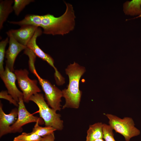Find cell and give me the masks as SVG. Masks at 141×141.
<instances>
[{
    "instance_id": "8fae6325",
    "label": "cell",
    "mask_w": 141,
    "mask_h": 141,
    "mask_svg": "<svg viewBox=\"0 0 141 141\" xmlns=\"http://www.w3.org/2000/svg\"><path fill=\"white\" fill-rule=\"evenodd\" d=\"M8 36L9 37V46L5 52L6 66L11 71L14 72V65L17 56L20 52L25 49L27 47L19 43L12 36Z\"/></svg>"
},
{
    "instance_id": "d6986e66",
    "label": "cell",
    "mask_w": 141,
    "mask_h": 141,
    "mask_svg": "<svg viewBox=\"0 0 141 141\" xmlns=\"http://www.w3.org/2000/svg\"><path fill=\"white\" fill-rule=\"evenodd\" d=\"M24 53L28 56L29 58L28 64L30 70L31 72L35 75L37 73L34 66L36 56L31 50L27 47L24 50Z\"/></svg>"
},
{
    "instance_id": "6da1fadb",
    "label": "cell",
    "mask_w": 141,
    "mask_h": 141,
    "mask_svg": "<svg viewBox=\"0 0 141 141\" xmlns=\"http://www.w3.org/2000/svg\"><path fill=\"white\" fill-rule=\"evenodd\" d=\"M66 8L64 13L59 17L48 14L40 15V27L43 28V33L53 35H63L74 29L76 17L72 5L65 2Z\"/></svg>"
},
{
    "instance_id": "ffe728a7",
    "label": "cell",
    "mask_w": 141,
    "mask_h": 141,
    "mask_svg": "<svg viewBox=\"0 0 141 141\" xmlns=\"http://www.w3.org/2000/svg\"><path fill=\"white\" fill-rule=\"evenodd\" d=\"M9 42L8 37L2 40L0 42V73L3 72L4 69L3 67L4 60L5 55V48Z\"/></svg>"
},
{
    "instance_id": "2e32d148",
    "label": "cell",
    "mask_w": 141,
    "mask_h": 141,
    "mask_svg": "<svg viewBox=\"0 0 141 141\" xmlns=\"http://www.w3.org/2000/svg\"><path fill=\"white\" fill-rule=\"evenodd\" d=\"M56 130H57L56 129L51 127L40 126H39V122H36L31 132L41 137H43L54 132Z\"/></svg>"
},
{
    "instance_id": "4fadbf2b",
    "label": "cell",
    "mask_w": 141,
    "mask_h": 141,
    "mask_svg": "<svg viewBox=\"0 0 141 141\" xmlns=\"http://www.w3.org/2000/svg\"><path fill=\"white\" fill-rule=\"evenodd\" d=\"M14 0H5L0 1V29L3 27L4 23L9 15L13 11L12 5Z\"/></svg>"
},
{
    "instance_id": "cb8c5ba5",
    "label": "cell",
    "mask_w": 141,
    "mask_h": 141,
    "mask_svg": "<svg viewBox=\"0 0 141 141\" xmlns=\"http://www.w3.org/2000/svg\"><path fill=\"white\" fill-rule=\"evenodd\" d=\"M93 141H105L102 138L98 139L93 140Z\"/></svg>"
},
{
    "instance_id": "ba28073f",
    "label": "cell",
    "mask_w": 141,
    "mask_h": 141,
    "mask_svg": "<svg viewBox=\"0 0 141 141\" xmlns=\"http://www.w3.org/2000/svg\"><path fill=\"white\" fill-rule=\"evenodd\" d=\"M42 33V31L41 28L38 27L28 43L27 47L31 50L36 56L43 60L46 61L52 66L55 70V78L59 79L61 77L62 75L55 66L54 59L49 54L44 52L37 44V38L40 36Z\"/></svg>"
},
{
    "instance_id": "ac0fdd59",
    "label": "cell",
    "mask_w": 141,
    "mask_h": 141,
    "mask_svg": "<svg viewBox=\"0 0 141 141\" xmlns=\"http://www.w3.org/2000/svg\"><path fill=\"white\" fill-rule=\"evenodd\" d=\"M34 1L33 0H14L13 8L15 14L18 16L26 6Z\"/></svg>"
},
{
    "instance_id": "30bf717a",
    "label": "cell",
    "mask_w": 141,
    "mask_h": 141,
    "mask_svg": "<svg viewBox=\"0 0 141 141\" xmlns=\"http://www.w3.org/2000/svg\"><path fill=\"white\" fill-rule=\"evenodd\" d=\"M38 27L32 25H25L17 29L10 30L6 33L8 36H12L20 43L27 46Z\"/></svg>"
},
{
    "instance_id": "3957f363",
    "label": "cell",
    "mask_w": 141,
    "mask_h": 141,
    "mask_svg": "<svg viewBox=\"0 0 141 141\" xmlns=\"http://www.w3.org/2000/svg\"><path fill=\"white\" fill-rule=\"evenodd\" d=\"M29 100L38 106L40 117L43 120L45 126L52 127L59 130L63 129V121L61 119V115L49 107L45 101L43 94L36 93L31 96Z\"/></svg>"
},
{
    "instance_id": "52a82bcc",
    "label": "cell",
    "mask_w": 141,
    "mask_h": 141,
    "mask_svg": "<svg viewBox=\"0 0 141 141\" xmlns=\"http://www.w3.org/2000/svg\"><path fill=\"white\" fill-rule=\"evenodd\" d=\"M24 102L23 98L19 99L17 118L15 122L10 126L11 133L21 132L22 127L28 123L38 122L39 125H42L44 123L41 118L34 116L27 111Z\"/></svg>"
},
{
    "instance_id": "44dd1931",
    "label": "cell",
    "mask_w": 141,
    "mask_h": 141,
    "mask_svg": "<svg viewBox=\"0 0 141 141\" xmlns=\"http://www.w3.org/2000/svg\"><path fill=\"white\" fill-rule=\"evenodd\" d=\"M113 130L109 125L103 124V139L105 141H116L114 137Z\"/></svg>"
},
{
    "instance_id": "5b68a950",
    "label": "cell",
    "mask_w": 141,
    "mask_h": 141,
    "mask_svg": "<svg viewBox=\"0 0 141 141\" xmlns=\"http://www.w3.org/2000/svg\"><path fill=\"white\" fill-rule=\"evenodd\" d=\"M19 86L22 91L24 102L28 103L32 95L41 92L36 79H31L28 77L29 72L26 69L14 70Z\"/></svg>"
},
{
    "instance_id": "8992f818",
    "label": "cell",
    "mask_w": 141,
    "mask_h": 141,
    "mask_svg": "<svg viewBox=\"0 0 141 141\" xmlns=\"http://www.w3.org/2000/svg\"><path fill=\"white\" fill-rule=\"evenodd\" d=\"M35 76L44 93L48 104L56 111H60L61 98L63 97L62 91L48 80L42 78L38 74Z\"/></svg>"
},
{
    "instance_id": "7c38bea8",
    "label": "cell",
    "mask_w": 141,
    "mask_h": 141,
    "mask_svg": "<svg viewBox=\"0 0 141 141\" xmlns=\"http://www.w3.org/2000/svg\"><path fill=\"white\" fill-rule=\"evenodd\" d=\"M2 104H0V137L10 133V126L16 121L18 117V109H13L9 113L6 114L2 109Z\"/></svg>"
},
{
    "instance_id": "d4e9b609",
    "label": "cell",
    "mask_w": 141,
    "mask_h": 141,
    "mask_svg": "<svg viewBox=\"0 0 141 141\" xmlns=\"http://www.w3.org/2000/svg\"><path fill=\"white\" fill-rule=\"evenodd\" d=\"M141 17V14L140 15H139L138 16H137V17H135L134 18H133V19H130V20L134 19H135V18H138L139 17Z\"/></svg>"
},
{
    "instance_id": "9c48e42d",
    "label": "cell",
    "mask_w": 141,
    "mask_h": 141,
    "mask_svg": "<svg viewBox=\"0 0 141 141\" xmlns=\"http://www.w3.org/2000/svg\"><path fill=\"white\" fill-rule=\"evenodd\" d=\"M0 77L7 88L8 93L18 103L19 99L23 98L22 92L17 88L16 84V76L5 66L4 70L0 73Z\"/></svg>"
},
{
    "instance_id": "5bb4252c",
    "label": "cell",
    "mask_w": 141,
    "mask_h": 141,
    "mask_svg": "<svg viewBox=\"0 0 141 141\" xmlns=\"http://www.w3.org/2000/svg\"><path fill=\"white\" fill-rule=\"evenodd\" d=\"M103 126L102 122H97L90 125L87 131L85 141H93L98 139H103Z\"/></svg>"
},
{
    "instance_id": "9a60e30c",
    "label": "cell",
    "mask_w": 141,
    "mask_h": 141,
    "mask_svg": "<svg viewBox=\"0 0 141 141\" xmlns=\"http://www.w3.org/2000/svg\"><path fill=\"white\" fill-rule=\"evenodd\" d=\"M141 0L127 1L124 4V10L126 14L140 15L141 14Z\"/></svg>"
},
{
    "instance_id": "277c9868",
    "label": "cell",
    "mask_w": 141,
    "mask_h": 141,
    "mask_svg": "<svg viewBox=\"0 0 141 141\" xmlns=\"http://www.w3.org/2000/svg\"><path fill=\"white\" fill-rule=\"evenodd\" d=\"M105 115L109 119V125L116 132L123 136L125 141H130L132 138L140 134V131L134 126L132 118L125 117L122 119L108 114Z\"/></svg>"
},
{
    "instance_id": "7a4b0ae2",
    "label": "cell",
    "mask_w": 141,
    "mask_h": 141,
    "mask_svg": "<svg viewBox=\"0 0 141 141\" xmlns=\"http://www.w3.org/2000/svg\"><path fill=\"white\" fill-rule=\"evenodd\" d=\"M65 71L69 77V83L67 88L62 91L63 97L66 101L62 108L77 109L79 106L82 94L79 89V81L86 71L85 68L74 62L68 66Z\"/></svg>"
},
{
    "instance_id": "7402d4cb",
    "label": "cell",
    "mask_w": 141,
    "mask_h": 141,
    "mask_svg": "<svg viewBox=\"0 0 141 141\" xmlns=\"http://www.w3.org/2000/svg\"><path fill=\"white\" fill-rule=\"evenodd\" d=\"M0 98L5 99L8 101L10 103L12 104L16 107L19 106V103L8 93L7 91H1L0 92Z\"/></svg>"
},
{
    "instance_id": "e0dca14e",
    "label": "cell",
    "mask_w": 141,
    "mask_h": 141,
    "mask_svg": "<svg viewBox=\"0 0 141 141\" xmlns=\"http://www.w3.org/2000/svg\"><path fill=\"white\" fill-rule=\"evenodd\" d=\"M42 137L32 132H23L15 137L13 141H40Z\"/></svg>"
},
{
    "instance_id": "603a6c76",
    "label": "cell",
    "mask_w": 141,
    "mask_h": 141,
    "mask_svg": "<svg viewBox=\"0 0 141 141\" xmlns=\"http://www.w3.org/2000/svg\"><path fill=\"white\" fill-rule=\"evenodd\" d=\"M54 133H52L43 137L40 141H55Z\"/></svg>"
}]
</instances>
